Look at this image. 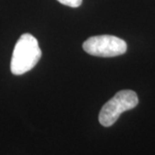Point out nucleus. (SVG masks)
I'll list each match as a JSON object with an SVG mask.
<instances>
[{
	"label": "nucleus",
	"instance_id": "nucleus-1",
	"mask_svg": "<svg viewBox=\"0 0 155 155\" xmlns=\"http://www.w3.org/2000/svg\"><path fill=\"white\" fill-rule=\"evenodd\" d=\"M41 58L38 41L30 33H24L14 46L10 61V71L15 76L23 75L36 66Z\"/></svg>",
	"mask_w": 155,
	"mask_h": 155
},
{
	"label": "nucleus",
	"instance_id": "nucleus-2",
	"mask_svg": "<svg viewBox=\"0 0 155 155\" xmlns=\"http://www.w3.org/2000/svg\"><path fill=\"white\" fill-rule=\"evenodd\" d=\"M138 103V96L134 91L122 90L102 107L99 114V122L105 127L112 126L121 114L135 108Z\"/></svg>",
	"mask_w": 155,
	"mask_h": 155
},
{
	"label": "nucleus",
	"instance_id": "nucleus-3",
	"mask_svg": "<svg viewBox=\"0 0 155 155\" xmlns=\"http://www.w3.org/2000/svg\"><path fill=\"white\" fill-rule=\"evenodd\" d=\"M83 48L89 54L101 58H113L124 54L127 51L125 40L114 35H96L86 39Z\"/></svg>",
	"mask_w": 155,
	"mask_h": 155
},
{
	"label": "nucleus",
	"instance_id": "nucleus-4",
	"mask_svg": "<svg viewBox=\"0 0 155 155\" xmlns=\"http://www.w3.org/2000/svg\"><path fill=\"white\" fill-rule=\"evenodd\" d=\"M58 1L61 3V4L70 6V7H74V8L79 7L83 3V0H58Z\"/></svg>",
	"mask_w": 155,
	"mask_h": 155
}]
</instances>
